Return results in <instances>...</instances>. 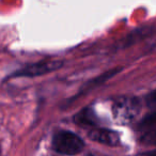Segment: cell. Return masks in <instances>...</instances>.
Returning <instances> with one entry per match:
<instances>
[{
  "mask_svg": "<svg viewBox=\"0 0 156 156\" xmlns=\"http://www.w3.org/2000/svg\"><path fill=\"white\" fill-rule=\"evenodd\" d=\"M86 156H93V155H91V154H88V155H86Z\"/></svg>",
  "mask_w": 156,
  "mask_h": 156,
  "instance_id": "cell-10",
  "label": "cell"
},
{
  "mask_svg": "<svg viewBox=\"0 0 156 156\" xmlns=\"http://www.w3.org/2000/svg\"><path fill=\"white\" fill-rule=\"evenodd\" d=\"M147 104L149 107L153 109H156V90L152 91L149 95L147 96Z\"/></svg>",
  "mask_w": 156,
  "mask_h": 156,
  "instance_id": "cell-8",
  "label": "cell"
},
{
  "mask_svg": "<svg viewBox=\"0 0 156 156\" xmlns=\"http://www.w3.org/2000/svg\"><path fill=\"white\" fill-rule=\"evenodd\" d=\"M75 122L83 126H94L96 124V117L91 109L86 108L76 115Z\"/></svg>",
  "mask_w": 156,
  "mask_h": 156,
  "instance_id": "cell-6",
  "label": "cell"
},
{
  "mask_svg": "<svg viewBox=\"0 0 156 156\" xmlns=\"http://www.w3.org/2000/svg\"><path fill=\"white\" fill-rule=\"evenodd\" d=\"M120 72L119 69H110V71L106 72V73H104L103 75L101 76H98V77L95 78V79H93V80H91L90 83H88L87 85L85 86V89H83V92H88L90 91V90L94 89V88H96L98 86L102 85V83H104L106 80H108L109 78L113 77V76L115 75V74H118Z\"/></svg>",
  "mask_w": 156,
  "mask_h": 156,
  "instance_id": "cell-7",
  "label": "cell"
},
{
  "mask_svg": "<svg viewBox=\"0 0 156 156\" xmlns=\"http://www.w3.org/2000/svg\"><path fill=\"white\" fill-rule=\"evenodd\" d=\"M139 141L147 145H156V111L143 118L138 126Z\"/></svg>",
  "mask_w": 156,
  "mask_h": 156,
  "instance_id": "cell-4",
  "label": "cell"
},
{
  "mask_svg": "<svg viewBox=\"0 0 156 156\" xmlns=\"http://www.w3.org/2000/svg\"><path fill=\"white\" fill-rule=\"evenodd\" d=\"M140 110L139 101L135 98H121L112 106L115 119L119 123L126 124L135 119Z\"/></svg>",
  "mask_w": 156,
  "mask_h": 156,
  "instance_id": "cell-2",
  "label": "cell"
},
{
  "mask_svg": "<svg viewBox=\"0 0 156 156\" xmlns=\"http://www.w3.org/2000/svg\"><path fill=\"white\" fill-rule=\"evenodd\" d=\"M138 156H156V150H152V151L143 152V153L139 154Z\"/></svg>",
  "mask_w": 156,
  "mask_h": 156,
  "instance_id": "cell-9",
  "label": "cell"
},
{
  "mask_svg": "<svg viewBox=\"0 0 156 156\" xmlns=\"http://www.w3.org/2000/svg\"><path fill=\"white\" fill-rule=\"evenodd\" d=\"M63 65L61 60H49V61H41V62L33 63V64L27 65L23 69L16 71L11 75V77H37L48 74L50 72L57 71Z\"/></svg>",
  "mask_w": 156,
  "mask_h": 156,
  "instance_id": "cell-3",
  "label": "cell"
},
{
  "mask_svg": "<svg viewBox=\"0 0 156 156\" xmlns=\"http://www.w3.org/2000/svg\"><path fill=\"white\" fill-rule=\"evenodd\" d=\"M85 143L76 134L67 130L58 132L52 138V149L62 155L73 156L79 154L83 150Z\"/></svg>",
  "mask_w": 156,
  "mask_h": 156,
  "instance_id": "cell-1",
  "label": "cell"
},
{
  "mask_svg": "<svg viewBox=\"0 0 156 156\" xmlns=\"http://www.w3.org/2000/svg\"><path fill=\"white\" fill-rule=\"evenodd\" d=\"M89 138L92 140L100 142L102 144L115 147L120 143V136L117 132L107 129V128L93 127L89 132Z\"/></svg>",
  "mask_w": 156,
  "mask_h": 156,
  "instance_id": "cell-5",
  "label": "cell"
}]
</instances>
